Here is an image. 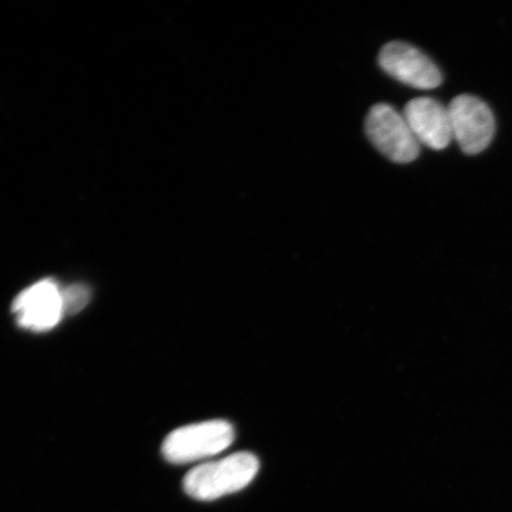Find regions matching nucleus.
Here are the masks:
<instances>
[{
  "label": "nucleus",
  "mask_w": 512,
  "mask_h": 512,
  "mask_svg": "<svg viewBox=\"0 0 512 512\" xmlns=\"http://www.w3.org/2000/svg\"><path fill=\"white\" fill-rule=\"evenodd\" d=\"M259 460L252 453L232 456L195 467L184 478V490L197 501H214L245 489L258 475Z\"/></svg>",
  "instance_id": "1"
},
{
  "label": "nucleus",
  "mask_w": 512,
  "mask_h": 512,
  "mask_svg": "<svg viewBox=\"0 0 512 512\" xmlns=\"http://www.w3.org/2000/svg\"><path fill=\"white\" fill-rule=\"evenodd\" d=\"M234 439V428L228 421L198 422L169 434L163 443V456L169 463H194L226 451Z\"/></svg>",
  "instance_id": "2"
},
{
  "label": "nucleus",
  "mask_w": 512,
  "mask_h": 512,
  "mask_svg": "<svg viewBox=\"0 0 512 512\" xmlns=\"http://www.w3.org/2000/svg\"><path fill=\"white\" fill-rule=\"evenodd\" d=\"M367 136L377 150L394 163H411L419 157L420 144L402 113L387 104L375 105L366 119Z\"/></svg>",
  "instance_id": "3"
},
{
  "label": "nucleus",
  "mask_w": 512,
  "mask_h": 512,
  "mask_svg": "<svg viewBox=\"0 0 512 512\" xmlns=\"http://www.w3.org/2000/svg\"><path fill=\"white\" fill-rule=\"evenodd\" d=\"M450 113L452 136L466 155H478L488 149L495 137L494 113L477 96H457L447 106Z\"/></svg>",
  "instance_id": "4"
},
{
  "label": "nucleus",
  "mask_w": 512,
  "mask_h": 512,
  "mask_svg": "<svg viewBox=\"0 0 512 512\" xmlns=\"http://www.w3.org/2000/svg\"><path fill=\"white\" fill-rule=\"evenodd\" d=\"M379 63L393 79L421 91L437 88L443 82V74L437 64L411 44H386L379 55Z\"/></svg>",
  "instance_id": "5"
},
{
  "label": "nucleus",
  "mask_w": 512,
  "mask_h": 512,
  "mask_svg": "<svg viewBox=\"0 0 512 512\" xmlns=\"http://www.w3.org/2000/svg\"><path fill=\"white\" fill-rule=\"evenodd\" d=\"M12 311L23 329L35 332L51 330L66 316L62 288L51 279L38 281L18 294Z\"/></svg>",
  "instance_id": "6"
},
{
  "label": "nucleus",
  "mask_w": 512,
  "mask_h": 512,
  "mask_svg": "<svg viewBox=\"0 0 512 512\" xmlns=\"http://www.w3.org/2000/svg\"><path fill=\"white\" fill-rule=\"evenodd\" d=\"M402 114L420 145L439 151L452 143L450 113L439 101L414 99L408 102Z\"/></svg>",
  "instance_id": "7"
},
{
  "label": "nucleus",
  "mask_w": 512,
  "mask_h": 512,
  "mask_svg": "<svg viewBox=\"0 0 512 512\" xmlns=\"http://www.w3.org/2000/svg\"><path fill=\"white\" fill-rule=\"evenodd\" d=\"M64 315H75L85 309L91 298V291L86 285L75 284L62 288Z\"/></svg>",
  "instance_id": "8"
}]
</instances>
